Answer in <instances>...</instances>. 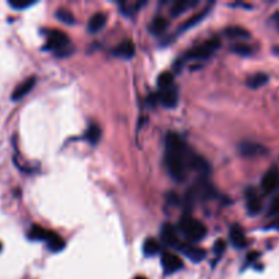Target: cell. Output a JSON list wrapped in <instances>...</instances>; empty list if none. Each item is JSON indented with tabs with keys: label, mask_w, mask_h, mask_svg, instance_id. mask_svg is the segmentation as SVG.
<instances>
[{
	"label": "cell",
	"mask_w": 279,
	"mask_h": 279,
	"mask_svg": "<svg viewBox=\"0 0 279 279\" xmlns=\"http://www.w3.org/2000/svg\"><path fill=\"white\" fill-rule=\"evenodd\" d=\"M271 22L274 23L275 29H277V30L279 31V11H277L274 15L271 16Z\"/></svg>",
	"instance_id": "cell-32"
},
{
	"label": "cell",
	"mask_w": 279,
	"mask_h": 279,
	"mask_svg": "<svg viewBox=\"0 0 279 279\" xmlns=\"http://www.w3.org/2000/svg\"><path fill=\"white\" fill-rule=\"evenodd\" d=\"M197 3H199L197 0H177L171 7V16L172 18H177L181 14H184L186 11L189 10V8L195 7Z\"/></svg>",
	"instance_id": "cell-15"
},
{
	"label": "cell",
	"mask_w": 279,
	"mask_h": 279,
	"mask_svg": "<svg viewBox=\"0 0 279 279\" xmlns=\"http://www.w3.org/2000/svg\"><path fill=\"white\" fill-rule=\"evenodd\" d=\"M175 85V77H173V74L172 73H162L158 77V88L161 89H166V88H171Z\"/></svg>",
	"instance_id": "cell-26"
},
{
	"label": "cell",
	"mask_w": 279,
	"mask_h": 279,
	"mask_svg": "<svg viewBox=\"0 0 279 279\" xmlns=\"http://www.w3.org/2000/svg\"><path fill=\"white\" fill-rule=\"evenodd\" d=\"M36 3V1H33V0H10L8 1V4L12 7V8H15V10H25L27 7H30Z\"/></svg>",
	"instance_id": "cell-29"
},
{
	"label": "cell",
	"mask_w": 279,
	"mask_h": 279,
	"mask_svg": "<svg viewBox=\"0 0 279 279\" xmlns=\"http://www.w3.org/2000/svg\"><path fill=\"white\" fill-rule=\"evenodd\" d=\"M177 249L186 255L189 260L195 262V263L202 262L203 259H204V256H206V251H204V249L197 247V245H193L192 243H180L179 244V247H177Z\"/></svg>",
	"instance_id": "cell-8"
},
{
	"label": "cell",
	"mask_w": 279,
	"mask_h": 279,
	"mask_svg": "<svg viewBox=\"0 0 279 279\" xmlns=\"http://www.w3.org/2000/svg\"><path fill=\"white\" fill-rule=\"evenodd\" d=\"M223 33H225V36L232 38V40H248L251 37L249 31L241 26H229Z\"/></svg>",
	"instance_id": "cell-18"
},
{
	"label": "cell",
	"mask_w": 279,
	"mask_h": 279,
	"mask_svg": "<svg viewBox=\"0 0 279 279\" xmlns=\"http://www.w3.org/2000/svg\"><path fill=\"white\" fill-rule=\"evenodd\" d=\"M238 149H240V154L244 155V157H248V158L260 157V155L267 154V151H269L263 145L256 143V142H248V140L240 143Z\"/></svg>",
	"instance_id": "cell-9"
},
{
	"label": "cell",
	"mask_w": 279,
	"mask_h": 279,
	"mask_svg": "<svg viewBox=\"0 0 279 279\" xmlns=\"http://www.w3.org/2000/svg\"><path fill=\"white\" fill-rule=\"evenodd\" d=\"M70 47V38L66 33L59 30H53L49 33L47 40V49H52V51H56L59 53V56H62V53H68L71 51H66Z\"/></svg>",
	"instance_id": "cell-5"
},
{
	"label": "cell",
	"mask_w": 279,
	"mask_h": 279,
	"mask_svg": "<svg viewBox=\"0 0 279 279\" xmlns=\"http://www.w3.org/2000/svg\"><path fill=\"white\" fill-rule=\"evenodd\" d=\"M269 82V75L264 73H258L251 75V77L247 79V86L251 89H259L264 86L266 83Z\"/></svg>",
	"instance_id": "cell-22"
},
{
	"label": "cell",
	"mask_w": 279,
	"mask_h": 279,
	"mask_svg": "<svg viewBox=\"0 0 279 279\" xmlns=\"http://www.w3.org/2000/svg\"><path fill=\"white\" fill-rule=\"evenodd\" d=\"M143 251H145L146 256H155L160 254L161 245L155 238H147L143 244Z\"/></svg>",
	"instance_id": "cell-23"
},
{
	"label": "cell",
	"mask_w": 279,
	"mask_h": 279,
	"mask_svg": "<svg viewBox=\"0 0 279 279\" xmlns=\"http://www.w3.org/2000/svg\"><path fill=\"white\" fill-rule=\"evenodd\" d=\"M214 195H215V189L211 183L206 179H200L188 189L186 195V203L188 206H191L197 200H207L208 197Z\"/></svg>",
	"instance_id": "cell-3"
},
{
	"label": "cell",
	"mask_w": 279,
	"mask_h": 279,
	"mask_svg": "<svg viewBox=\"0 0 279 279\" xmlns=\"http://www.w3.org/2000/svg\"><path fill=\"white\" fill-rule=\"evenodd\" d=\"M56 18L60 22H63V23H66V25H74V23H75V16L68 10H63V8L57 10Z\"/></svg>",
	"instance_id": "cell-28"
},
{
	"label": "cell",
	"mask_w": 279,
	"mask_h": 279,
	"mask_svg": "<svg viewBox=\"0 0 279 279\" xmlns=\"http://www.w3.org/2000/svg\"><path fill=\"white\" fill-rule=\"evenodd\" d=\"M49 232H51V230L41 228V226H38V225H34V226L30 229V232H29V238H31V240H42V241H45Z\"/></svg>",
	"instance_id": "cell-25"
},
{
	"label": "cell",
	"mask_w": 279,
	"mask_h": 279,
	"mask_svg": "<svg viewBox=\"0 0 279 279\" xmlns=\"http://www.w3.org/2000/svg\"><path fill=\"white\" fill-rule=\"evenodd\" d=\"M112 53L114 56L121 57V59H131L135 55V45L134 42L125 40L121 44H119L117 47L112 49Z\"/></svg>",
	"instance_id": "cell-16"
},
{
	"label": "cell",
	"mask_w": 279,
	"mask_h": 279,
	"mask_svg": "<svg viewBox=\"0 0 279 279\" xmlns=\"http://www.w3.org/2000/svg\"><path fill=\"white\" fill-rule=\"evenodd\" d=\"M269 215L270 217H275V215H279V195L274 197V200L270 204V210H269Z\"/></svg>",
	"instance_id": "cell-30"
},
{
	"label": "cell",
	"mask_w": 279,
	"mask_h": 279,
	"mask_svg": "<svg viewBox=\"0 0 279 279\" xmlns=\"http://www.w3.org/2000/svg\"><path fill=\"white\" fill-rule=\"evenodd\" d=\"M135 279H147V278H145V277H136Z\"/></svg>",
	"instance_id": "cell-34"
},
{
	"label": "cell",
	"mask_w": 279,
	"mask_h": 279,
	"mask_svg": "<svg viewBox=\"0 0 279 279\" xmlns=\"http://www.w3.org/2000/svg\"><path fill=\"white\" fill-rule=\"evenodd\" d=\"M195 154L183 140L180 135L169 132L165 139V157L164 164L169 176L176 181H183L186 172L191 169L192 160Z\"/></svg>",
	"instance_id": "cell-1"
},
{
	"label": "cell",
	"mask_w": 279,
	"mask_h": 279,
	"mask_svg": "<svg viewBox=\"0 0 279 279\" xmlns=\"http://www.w3.org/2000/svg\"><path fill=\"white\" fill-rule=\"evenodd\" d=\"M229 237L232 241L233 247L237 249L245 248L248 245L247 237H245V233H244L243 228L240 225H233L230 228V233H229Z\"/></svg>",
	"instance_id": "cell-14"
},
{
	"label": "cell",
	"mask_w": 279,
	"mask_h": 279,
	"mask_svg": "<svg viewBox=\"0 0 279 279\" xmlns=\"http://www.w3.org/2000/svg\"><path fill=\"white\" fill-rule=\"evenodd\" d=\"M179 229L184 234V237L189 240V243H197L206 237L207 229L199 219L193 218L189 214L183 215V218L179 222Z\"/></svg>",
	"instance_id": "cell-2"
},
{
	"label": "cell",
	"mask_w": 279,
	"mask_h": 279,
	"mask_svg": "<svg viewBox=\"0 0 279 279\" xmlns=\"http://www.w3.org/2000/svg\"><path fill=\"white\" fill-rule=\"evenodd\" d=\"M232 51L234 53H237L240 56H251L252 53H254V48L248 45V44H241V42H238V44H234L232 47Z\"/></svg>",
	"instance_id": "cell-27"
},
{
	"label": "cell",
	"mask_w": 279,
	"mask_h": 279,
	"mask_svg": "<svg viewBox=\"0 0 279 279\" xmlns=\"http://www.w3.org/2000/svg\"><path fill=\"white\" fill-rule=\"evenodd\" d=\"M271 226H273V228H274V229H277V230H278V232H279V218H278V219H277V221H275L274 223H273V225H271Z\"/></svg>",
	"instance_id": "cell-33"
},
{
	"label": "cell",
	"mask_w": 279,
	"mask_h": 279,
	"mask_svg": "<svg viewBox=\"0 0 279 279\" xmlns=\"http://www.w3.org/2000/svg\"><path fill=\"white\" fill-rule=\"evenodd\" d=\"M168 26H169V22H168L166 18H164V16H157V18H154L153 22H151L149 30H150V33L153 36H162L166 31V29H168Z\"/></svg>",
	"instance_id": "cell-19"
},
{
	"label": "cell",
	"mask_w": 279,
	"mask_h": 279,
	"mask_svg": "<svg viewBox=\"0 0 279 279\" xmlns=\"http://www.w3.org/2000/svg\"><path fill=\"white\" fill-rule=\"evenodd\" d=\"M208 11H210V8L207 7V8H204L203 11H200V12H197V14H193V16H191L189 19L186 22H184V25L181 26L180 27V31H186L188 30V29H191V27H193V26L199 25L200 22L204 19L207 16V14H208Z\"/></svg>",
	"instance_id": "cell-21"
},
{
	"label": "cell",
	"mask_w": 279,
	"mask_h": 279,
	"mask_svg": "<svg viewBox=\"0 0 279 279\" xmlns=\"http://www.w3.org/2000/svg\"><path fill=\"white\" fill-rule=\"evenodd\" d=\"M36 82H37L36 77H30L27 78V79H25L22 83H19V85L15 88V90L12 92V94H11L12 101H19V99L25 97L26 94L30 93V90L34 88Z\"/></svg>",
	"instance_id": "cell-13"
},
{
	"label": "cell",
	"mask_w": 279,
	"mask_h": 279,
	"mask_svg": "<svg viewBox=\"0 0 279 279\" xmlns=\"http://www.w3.org/2000/svg\"><path fill=\"white\" fill-rule=\"evenodd\" d=\"M157 99L165 108H175L179 102V89L173 85L171 88L161 89L160 93L157 94Z\"/></svg>",
	"instance_id": "cell-7"
},
{
	"label": "cell",
	"mask_w": 279,
	"mask_h": 279,
	"mask_svg": "<svg viewBox=\"0 0 279 279\" xmlns=\"http://www.w3.org/2000/svg\"><path fill=\"white\" fill-rule=\"evenodd\" d=\"M161 262L166 273H176L183 269V260L173 252H164Z\"/></svg>",
	"instance_id": "cell-12"
},
{
	"label": "cell",
	"mask_w": 279,
	"mask_h": 279,
	"mask_svg": "<svg viewBox=\"0 0 279 279\" xmlns=\"http://www.w3.org/2000/svg\"><path fill=\"white\" fill-rule=\"evenodd\" d=\"M45 241H47L48 244V248L51 249L52 252H59V251L64 248V245H66L64 240L55 232H49Z\"/></svg>",
	"instance_id": "cell-20"
},
{
	"label": "cell",
	"mask_w": 279,
	"mask_h": 279,
	"mask_svg": "<svg viewBox=\"0 0 279 279\" xmlns=\"http://www.w3.org/2000/svg\"><path fill=\"white\" fill-rule=\"evenodd\" d=\"M105 25H106V15L103 12H95L89 19L88 30L90 33H98L99 30H102L105 27Z\"/></svg>",
	"instance_id": "cell-17"
},
{
	"label": "cell",
	"mask_w": 279,
	"mask_h": 279,
	"mask_svg": "<svg viewBox=\"0 0 279 279\" xmlns=\"http://www.w3.org/2000/svg\"><path fill=\"white\" fill-rule=\"evenodd\" d=\"M225 249H226V243L223 241L222 238H219L217 243H215V245H214V251H215L217 255H222Z\"/></svg>",
	"instance_id": "cell-31"
},
{
	"label": "cell",
	"mask_w": 279,
	"mask_h": 279,
	"mask_svg": "<svg viewBox=\"0 0 279 279\" xmlns=\"http://www.w3.org/2000/svg\"><path fill=\"white\" fill-rule=\"evenodd\" d=\"M245 200H247V210L251 215H256L262 211V199L254 186H249L245 191Z\"/></svg>",
	"instance_id": "cell-10"
},
{
	"label": "cell",
	"mask_w": 279,
	"mask_h": 279,
	"mask_svg": "<svg viewBox=\"0 0 279 279\" xmlns=\"http://www.w3.org/2000/svg\"><path fill=\"white\" fill-rule=\"evenodd\" d=\"M262 189L266 195H271L279 189V169L277 166H273L271 169L264 173L262 179Z\"/></svg>",
	"instance_id": "cell-6"
},
{
	"label": "cell",
	"mask_w": 279,
	"mask_h": 279,
	"mask_svg": "<svg viewBox=\"0 0 279 279\" xmlns=\"http://www.w3.org/2000/svg\"><path fill=\"white\" fill-rule=\"evenodd\" d=\"M0 249H1V243H0Z\"/></svg>",
	"instance_id": "cell-35"
},
{
	"label": "cell",
	"mask_w": 279,
	"mask_h": 279,
	"mask_svg": "<svg viewBox=\"0 0 279 279\" xmlns=\"http://www.w3.org/2000/svg\"><path fill=\"white\" fill-rule=\"evenodd\" d=\"M85 138L89 140L90 145H97L99 138H101V128L97 124H92L88 128V131H86Z\"/></svg>",
	"instance_id": "cell-24"
},
{
	"label": "cell",
	"mask_w": 279,
	"mask_h": 279,
	"mask_svg": "<svg viewBox=\"0 0 279 279\" xmlns=\"http://www.w3.org/2000/svg\"><path fill=\"white\" fill-rule=\"evenodd\" d=\"M219 47H221V38L218 36H214L211 38H208L203 44H200V45L189 49L186 53V59H189V60H204V59H208L211 56L212 53L217 51Z\"/></svg>",
	"instance_id": "cell-4"
},
{
	"label": "cell",
	"mask_w": 279,
	"mask_h": 279,
	"mask_svg": "<svg viewBox=\"0 0 279 279\" xmlns=\"http://www.w3.org/2000/svg\"><path fill=\"white\" fill-rule=\"evenodd\" d=\"M161 238H162V243L168 245V247H172V248H177L179 244L181 243L176 228L172 226L171 223H165L162 226V229H161Z\"/></svg>",
	"instance_id": "cell-11"
}]
</instances>
